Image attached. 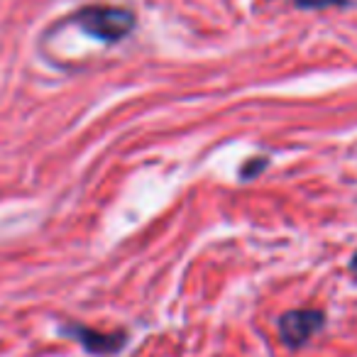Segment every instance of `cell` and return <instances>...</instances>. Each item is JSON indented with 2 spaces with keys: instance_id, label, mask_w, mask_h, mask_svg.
Instances as JSON below:
<instances>
[{
  "instance_id": "5",
  "label": "cell",
  "mask_w": 357,
  "mask_h": 357,
  "mask_svg": "<svg viewBox=\"0 0 357 357\" xmlns=\"http://www.w3.org/2000/svg\"><path fill=\"white\" fill-rule=\"evenodd\" d=\"M350 272H352V277L357 279V252L352 255V259H350Z\"/></svg>"
},
{
  "instance_id": "3",
  "label": "cell",
  "mask_w": 357,
  "mask_h": 357,
  "mask_svg": "<svg viewBox=\"0 0 357 357\" xmlns=\"http://www.w3.org/2000/svg\"><path fill=\"white\" fill-rule=\"evenodd\" d=\"M64 333H69V335L74 337L76 342H81L86 350L93 352V355H98V357L115 355L118 350H123L125 340H128V335H125L123 331L100 333V331H93V328L76 326V323H74V326H66Z\"/></svg>"
},
{
  "instance_id": "4",
  "label": "cell",
  "mask_w": 357,
  "mask_h": 357,
  "mask_svg": "<svg viewBox=\"0 0 357 357\" xmlns=\"http://www.w3.org/2000/svg\"><path fill=\"white\" fill-rule=\"evenodd\" d=\"M298 8L306 10H326V8H345V6H357V0H296Z\"/></svg>"
},
{
  "instance_id": "2",
  "label": "cell",
  "mask_w": 357,
  "mask_h": 357,
  "mask_svg": "<svg viewBox=\"0 0 357 357\" xmlns=\"http://www.w3.org/2000/svg\"><path fill=\"white\" fill-rule=\"evenodd\" d=\"M326 323V316L318 308H296L279 318V335L289 347H301L316 335Z\"/></svg>"
},
{
  "instance_id": "1",
  "label": "cell",
  "mask_w": 357,
  "mask_h": 357,
  "mask_svg": "<svg viewBox=\"0 0 357 357\" xmlns=\"http://www.w3.org/2000/svg\"><path fill=\"white\" fill-rule=\"evenodd\" d=\"M76 25L91 37L103 42H120L132 32L135 15L125 8H110V6H91L76 13Z\"/></svg>"
}]
</instances>
